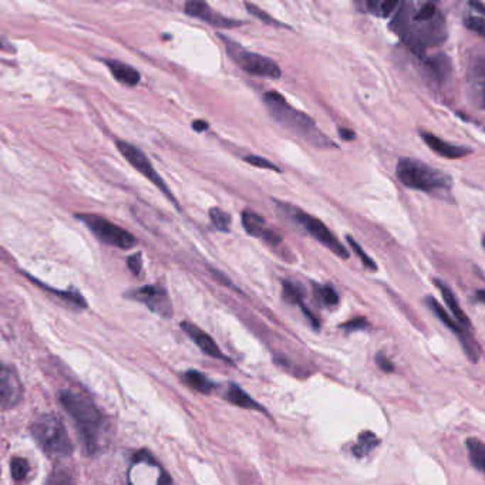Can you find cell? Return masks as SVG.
<instances>
[{"instance_id":"obj_1","label":"cell","mask_w":485,"mask_h":485,"mask_svg":"<svg viewBox=\"0 0 485 485\" xmlns=\"http://www.w3.org/2000/svg\"><path fill=\"white\" fill-rule=\"evenodd\" d=\"M392 29L418 57H424L427 47H435L447 39L444 16L440 15L427 22L414 21L410 13V2L400 4V8L393 18Z\"/></svg>"},{"instance_id":"obj_2","label":"cell","mask_w":485,"mask_h":485,"mask_svg":"<svg viewBox=\"0 0 485 485\" xmlns=\"http://www.w3.org/2000/svg\"><path fill=\"white\" fill-rule=\"evenodd\" d=\"M263 101L270 115L293 134L303 138L310 145L317 148H338V145L323 134L314 124V121L304 113L293 108L278 91H268L263 96Z\"/></svg>"},{"instance_id":"obj_3","label":"cell","mask_w":485,"mask_h":485,"mask_svg":"<svg viewBox=\"0 0 485 485\" xmlns=\"http://www.w3.org/2000/svg\"><path fill=\"white\" fill-rule=\"evenodd\" d=\"M59 401L76 423L89 452H96L104 433V418L96 404L86 394L72 390H63Z\"/></svg>"},{"instance_id":"obj_4","label":"cell","mask_w":485,"mask_h":485,"mask_svg":"<svg viewBox=\"0 0 485 485\" xmlns=\"http://www.w3.org/2000/svg\"><path fill=\"white\" fill-rule=\"evenodd\" d=\"M396 174L400 183L410 190L437 194L451 188L450 176L421 163L418 159L400 158Z\"/></svg>"},{"instance_id":"obj_5","label":"cell","mask_w":485,"mask_h":485,"mask_svg":"<svg viewBox=\"0 0 485 485\" xmlns=\"http://www.w3.org/2000/svg\"><path fill=\"white\" fill-rule=\"evenodd\" d=\"M32 435L38 445L52 457H67L73 452L63 421L52 414L40 416L32 424Z\"/></svg>"},{"instance_id":"obj_6","label":"cell","mask_w":485,"mask_h":485,"mask_svg":"<svg viewBox=\"0 0 485 485\" xmlns=\"http://www.w3.org/2000/svg\"><path fill=\"white\" fill-rule=\"evenodd\" d=\"M275 202H276V207L283 212V215H286L287 218H290L292 221L299 224L317 242H320L323 246H326L336 256H339L342 259H349V256H350L349 251L320 219L312 217L310 214H306L304 211H302V210H299L290 204H285V202H279V201H275Z\"/></svg>"},{"instance_id":"obj_7","label":"cell","mask_w":485,"mask_h":485,"mask_svg":"<svg viewBox=\"0 0 485 485\" xmlns=\"http://www.w3.org/2000/svg\"><path fill=\"white\" fill-rule=\"evenodd\" d=\"M219 38L224 42L227 53L231 57V60L245 73L258 76V77H268V79H279L282 76L280 67L269 57L249 52L244 49L239 43L222 35Z\"/></svg>"},{"instance_id":"obj_8","label":"cell","mask_w":485,"mask_h":485,"mask_svg":"<svg viewBox=\"0 0 485 485\" xmlns=\"http://www.w3.org/2000/svg\"><path fill=\"white\" fill-rule=\"evenodd\" d=\"M76 218L86 224V227L94 234V236L110 246H115L120 249H131L134 248L138 241L137 238L128 232L127 229L113 224L107 218L97 215V214H77Z\"/></svg>"},{"instance_id":"obj_9","label":"cell","mask_w":485,"mask_h":485,"mask_svg":"<svg viewBox=\"0 0 485 485\" xmlns=\"http://www.w3.org/2000/svg\"><path fill=\"white\" fill-rule=\"evenodd\" d=\"M117 148H118V151L121 152V155L128 161V163H130L139 174H142L148 181H151V183H152L161 193H163L169 200H171V201H174V202L177 204V201H176V198H174L171 190H170L169 186L166 184V181H164L163 178H161V176L155 171V169H154V166L151 164V161L148 159V156H147L138 147H135V145H132V144H130V142H127V141L118 139V141H117Z\"/></svg>"},{"instance_id":"obj_10","label":"cell","mask_w":485,"mask_h":485,"mask_svg":"<svg viewBox=\"0 0 485 485\" xmlns=\"http://www.w3.org/2000/svg\"><path fill=\"white\" fill-rule=\"evenodd\" d=\"M426 304L431 309V312L444 323V325H445L452 333H455V336L458 338V341H460V343H461V346H462V349H464L467 358L469 359V362L477 363L478 359H479V356H481V350H479L477 342L474 341V338L469 335V331L465 329V328H462L458 321H455V320L450 316V313H447V312L444 310V307H443L434 297L428 296V297L426 299Z\"/></svg>"},{"instance_id":"obj_11","label":"cell","mask_w":485,"mask_h":485,"mask_svg":"<svg viewBox=\"0 0 485 485\" xmlns=\"http://www.w3.org/2000/svg\"><path fill=\"white\" fill-rule=\"evenodd\" d=\"M127 297H131L145 304L151 312L159 316L167 317V319L173 316V303L170 300L169 292L166 290L164 286H161L158 283L134 289L127 293Z\"/></svg>"},{"instance_id":"obj_12","label":"cell","mask_w":485,"mask_h":485,"mask_svg":"<svg viewBox=\"0 0 485 485\" xmlns=\"http://www.w3.org/2000/svg\"><path fill=\"white\" fill-rule=\"evenodd\" d=\"M184 12L186 15L200 19L217 29H234L244 25V22L241 21H235L215 12L208 4L200 2V0H191V2H187L184 6Z\"/></svg>"},{"instance_id":"obj_13","label":"cell","mask_w":485,"mask_h":485,"mask_svg":"<svg viewBox=\"0 0 485 485\" xmlns=\"http://www.w3.org/2000/svg\"><path fill=\"white\" fill-rule=\"evenodd\" d=\"M23 397V386L16 373L11 366H4L0 375V403L4 409L16 406Z\"/></svg>"},{"instance_id":"obj_14","label":"cell","mask_w":485,"mask_h":485,"mask_svg":"<svg viewBox=\"0 0 485 485\" xmlns=\"http://www.w3.org/2000/svg\"><path fill=\"white\" fill-rule=\"evenodd\" d=\"M242 225L249 235L259 238L261 241L266 242L272 248L278 246L282 242V238L275 231L269 229L265 219L255 211L245 210L242 212Z\"/></svg>"},{"instance_id":"obj_15","label":"cell","mask_w":485,"mask_h":485,"mask_svg":"<svg viewBox=\"0 0 485 485\" xmlns=\"http://www.w3.org/2000/svg\"><path fill=\"white\" fill-rule=\"evenodd\" d=\"M181 329L190 336V339L208 356L214 358V359H221V360H228L227 356L221 352V349L218 348V345L214 342V339L205 333L202 329H200L194 323L190 321H183L181 323Z\"/></svg>"},{"instance_id":"obj_16","label":"cell","mask_w":485,"mask_h":485,"mask_svg":"<svg viewBox=\"0 0 485 485\" xmlns=\"http://www.w3.org/2000/svg\"><path fill=\"white\" fill-rule=\"evenodd\" d=\"M420 135L423 138V141L438 155L448 158V159H457V158H462L471 154V149L467 147H458L454 144H450L444 139H441L440 137L428 132V131H420Z\"/></svg>"},{"instance_id":"obj_17","label":"cell","mask_w":485,"mask_h":485,"mask_svg":"<svg viewBox=\"0 0 485 485\" xmlns=\"http://www.w3.org/2000/svg\"><path fill=\"white\" fill-rule=\"evenodd\" d=\"M468 84L478 105L485 110V59H479L471 66Z\"/></svg>"},{"instance_id":"obj_18","label":"cell","mask_w":485,"mask_h":485,"mask_svg":"<svg viewBox=\"0 0 485 485\" xmlns=\"http://www.w3.org/2000/svg\"><path fill=\"white\" fill-rule=\"evenodd\" d=\"M435 286H437V289L441 292L444 302L447 303L450 312H451L452 316L457 319V321L460 323V325H461L462 328H465V329L469 331V328H471V321H469L468 316L464 313V310L460 307L458 300H457L454 292L451 290V287H450L448 285H445L443 280H438V279H435Z\"/></svg>"},{"instance_id":"obj_19","label":"cell","mask_w":485,"mask_h":485,"mask_svg":"<svg viewBox=\"0 0 485 485\" xmlns=\"http://www.w3.org/2000/svg\"><path fill=\"white\" fill-rule=\"evenodd\" d=\"M104 63L107 64L108 70L111 72V74L115 77V80L118 83L130 86V87L137 86L139 83L141 76L134 67H131L125 63H121L118 60H104Z\"/></svg>"},{"instance_id":"obj_20","label":"cell","mask_w":485,"mask_h":485,"mask_svg":"<svg viewBox=\"0 0 485 485\" xmlns=\"http://www.w3.org/2000/svg\"><path fill=\"white\" fill-rule=\"evenodd\" d=\"M227 399L238 406V407H242V409H249V410H258V411H262L263 409L251 397L248 396L239 386L236 384H231L229 386V390L227 392Z\"/></svg>"},{"instance_id":"obj_21","label":"cell","mask_w":485,"mask_h":485,"mask_svg":"<svg viewBox=\"0 0 485 485\" xmlns=\"http://www.w3.org/2000/svg\"><path fill=\"white\" fill-rule=\"evenodd\" d=\"M467 448L471 464L482 474H485V444L478 438H468Z\"/></svg>"},{"instance_id":"obj_22","label":"cell","mask_w":485,"mask_h":485,"mask_svg":"<svg viewBox=\"0 0 485 485\" xmlns=\"http://www.w3.org/2000/svg\"><path fill=\"white\" fill-rule=\"evenodd\" d=\"M183 379H184V383L188 384L191 389H194L200 393H204V394H208L211 390L215 389V384L207 376H204L202 373H200L197 370L186 372Z\"/></svg>"},{"instance_id":"obj_23","label":"cell","mask_w":485,"mask_h":485,"mask_svg":"<svg viewBox=\"0 0 485 485\" xmlns=\"http://www.w3.org/2000/svg\"><path fill=\"white\" fill-rule=\"evenodd\" d=\"M380 444V440L377 435L372 431H363L358 437V444L353 447V452L356 457L362 458L367 455L372 450H375Z\"/></svg>"},{"instance_id":"obj_24","label":"cell","mask_w":485,"mask_h":485,"mask_svg":"<svg viewBox=\"0 0 485 485\" xmlns=\"http://www.w3.org/2000/svg\"><path fill=\"white\" fill-rule=\"evenodd\" d=\"M282 296L286 302L292 303V304H299L303 309H306V306L303 304V297H304V292L303 289L290 280H283L282 282Z\"/></svg>"},{"instance_id":"obj_25","label":"cell","mask_w":485,"mask_h":485,"mask_svg":"<svg viewBox=\"0 0 485 485\" xmlns=\"http://www.w3.org/2000/svg\"><path fill=\"white\" fill-rule=\"evenodd\" d=\"M427 66L437 81H444L450 74V62L444 55H437L433 59L427 60Z\"/></svg>"},{"instance_id":"obj_26","label":"cell","mask_w":485,"mask_h":485,"mask_svg":"<svg viewBox=\"0 0 485 485\" xmlns=\"http://www.w3.org/2000/svg\"><path fill=\"white\" fill-rule=\"evenodd\" d=\"M367 8L373 15L389 18L399 11L400 4L396 2V0H383V2H373V0H370V2H367Z\"/></svg>"},{"instance_id":"obj_27","label":"cell","mask_w":485,"mask_h":485,"mask_svg":"<svg viewBox=\"0 0 485 485\" xmlns=\"http://www.w3.org/2000/svg\"><path fill=\"white\" fill-rule=\"evenodd\" d=\"M210 219H211L215 229L222 231V232H229L232 218L228 212L222 211L221 208H211L210 210Z\"/></svg>"},{"instance_id":"obj_28","label":"cell","mask_w":485,"mask_h":485,"mask_svg":"<svg viewBox=\"0 0 485 485\" xmlns=\"http://www.w3.org/2000/svg\"><path fill=\"white\" fill-rule=\"evenodd\" d=\"M314 295H316L317 300H320L323 304H326V306H336L339 303L338 292L329 285H326V286L314 285Z\"/></svg>"},{"instance_id":"obj_29","label":"cell","mask_w":485,"mask_h":485,"mask_svg":"<svg viewBox=\"0 0 485 485\" xmlns=\"http://www.w3.org/2000/svg\"><path fill=\"white\" fill-rule=\"evenodd\" d=\"M45 485H76V481L69 469L57 468L49 475Z\"/></svg>"},{"instance_id":"obj_30","label":"cell","mask_w":485,"mask_h":485,"mask_svg":"<svg viewBox=\"0 0 485 485\" xmlns=\"http://www.w3.org/2000/svg\"><path fill=\"white\" fill-rule=\"evenodd\" d=\"M29 471H30V465H29V462L25 458L13 457L11 460V472H12V477L16 481L25 479L28 477Z\"/></svg>"},{"instance_id":"obj_31","label":"cell","mask_w":485,"mask_h":485,"mask_svg":"<svg viewBox=\"0 0 485 485\" xmlns=\"http://www.w3.org/2000/svg\"><path fill=\"white\" fill-rule=\"evenodd\" d=\"M245 6H246L248 12H249V13H251L253 18H256V19L262 21V23H266V25H269V26H275V28H287L286 25H283V23H280L279 21L273 19L270 15H268L265 11L259 9L258 6H255V5H252V4H245Z\"/></svg>"},{"instance_id":"obj_32","label":"cell","mask_w":485,"mask_h":485,"mask_svg":"<svg viewBox=\"0 0 485 485\" xmlns=\"http://www.w3.org/2000/svg\"><path fill=\"white\" fill-rule=\"evenodd\" d=\"M346 239H348V244L350 245V248L355 251V253L360 258V261L363 262V265H365L367 269H370V270H377V265L375 263V261H373L369 255H366V252L363 251V248H362L350 235H348Z\"/></svg>"},{"instance_id":"obj_33","label":"cell","mask_w":485,"mask_h":485,"mask_svg":"<svg viewBox=\"0 0 485 485\" xmlns=\"http://www.w3.org/2000/svg\"><path fill=\"white\" fill-rule=\"evenodd\" d=\"M244 161L246 164H251L252 167H256V169H265V170H272V171H276V173H280L279 167H276L273 163H270L269 159L263 158V156H258V155H248L244 158Z\"/></svg>"},{"instance_id":"obj_34","label":"cell","mask_w":485,"mask_h":485,"mask_svg":"<svg viewBox=\"0 0 485 485\" xmlns=\"http://www.w3.org/2000/svg\"><path fill=\"white\" fill-rule=\"evenodd\" d=\"M464 25H465L469 30L478 33L481 38L485 39V16H484V18H482V16H469V18H465Z\"/></svg>"},{"instance_id":"obj_35","label":"cell","mask_w":485,"mask_h":485,"mask_svg":"<svg viewBox=\"0 0 485 485\" xmlns=\"http://www.w3.org/2000/svg\"><path fill=\"white\" fill-rule=\"evenodd\" d=\"M342 328L346 331H360V329L369 328V321L365 317H355V319L343 323Z\"/></svg>"},{"instance_id":"obj_36","label":"cell","mask_w":485,"mask_h":485,"mask_svg":"<svg viewBox=\"0 0 485 485\" xmlns=\"http://www.w3.org/2000/svg\"><path fill=\"white\" fill-rule=\"evenodd\" d=\"M127 265L128 269L134 273V275H139L141 269H142V256L141 253H134L127 259Z\"/></svg>"},{"instance_id":"obj_37","label":"cell","mask_w":485,"mask_h":485,"mask_svg":"<svg viewBox=\"0 0 485 485\" xmlns=\"http://www.w3.org/2000/svg\"><path fill=\"white\" fill-rule=\"evenodd\" d=\"M376 365L380 370H383L384 373H393L394 372V365L387 359V356L384 353H377L376 356Z\"/></svg>"},{"instance_id":"obj_38","label":"cell","mask_w":485,"mask_h":485,"mask_svg":"<svg viewBox=\"0 0 485 485\" xmlns=\"http://www.w3.org/2000/svg\"><path fill=\"white\" fill-rule=\"evenodd\" d=\"M339 134H341V137H342L345 141H353V139L356 138L355 131L348 130V128H341V130H339Z\"/></svg>"},{"instance_id":"obj_39","label":"cell","mask_w":485,"mask_h":485,"mask_svg":"<svg viewBox=\"0 0 485 485\" xmlns=\"http://www.w3.org/2000/svg\"><path fill=\"white\" fill-rule=\"evenodd\" d=\"M193 130L202 132V131L208 130V122L204 120H195V121H193Z\"/></svg>"},{"instance_id":"obj_40","label":"cell","mask_w":485,"mask_h":485,"mask_svg":"<svg viewBox=\"0 0 485 485\" xmlns=\"http://www.w3.org/2000/svg\"><path fill=\"white\" fill-rule=\"evenodd\" d=\"M475 299H477L478 302H481V303L485 304V289L477 290V292H475Z\"/></svg>"},{"instance_id":"obj_41","label":"cell","mask_w":485,"mask_h":485,"mask_svg":"<svg viewBox=\"0 0 485 485\" xmlns=\"http://www.w3.org/2000/svg\"><path fill=\"white\" fill-rule=\"evenodd\" d=\"M482 245H484V246H485V236H484V238H482Z\"/></svg>"}]
</instances>
